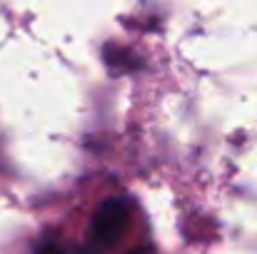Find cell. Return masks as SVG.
Listing matches in <instances>:
<instances>
[{"mask_svg":"<svg viewBox=\"0 0 257 254\" xmlns=\"http://www.w3.org/2000/svg\"><path fill=\"white\" fill-rule=\"evenodd\" d=\"M127 219H130V204L122 197H112V199L102 202V207L97 209V214L92 219V227H90L92 242L102 249L112 247L120 239V234L125 232Z\"/></svg>","mask_w":257,"mask_h":254,"instance_id":"1","label":"cell"},{"mask_svg":"<svg viewBox=\"0 0 257 254\" xmlns=\"http://www.w3.org/2000/svg\"><path fill=\"white\" fill-rule=\"evenodd\" d=\"M35 254H65V252H63V247L58 242H45Z\"/></svg>","mask_w":257,"mask_h":254,"instance_id":"2","label":"cell"},{"mask_svg":"<svg viewBox=\"0 0 257 254\" xmlns=\"http://www.w3.org/2000/svg\"><path fill=\"white\" fill-rule=\"evenodd\" d=\"M130 254H150V252H145V249H135V252H130Z\"/></svg>","mask_w":257,"mask_h":254,"instance_id":"3","label":"cell"}]
</instances>
